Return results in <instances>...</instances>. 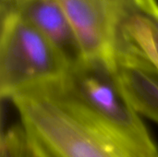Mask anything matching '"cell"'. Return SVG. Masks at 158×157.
Segmentation results:
<instances>
[{"mask_svg":"<svg viewBox=\"0 0 158 157\" xmlns=\"http://www.w3.org/2000/svg\"><path fill=\"white\" fill-rule=\"evenodd\" d=\"M25 130L55 157H133L73 106L57 81L14 95Z\"/></svg>","mask_w":158,"mask_h":157,"instance_id":"obj_2","label":"cell"},{"mask_svg":"<svg viewBox=\"0 0 158 157\" xmlns=\"http://www.w3.org/2000/svg\"><path fill=\"white\" fill-rule=\"evenodd\" d=\"M0 157H49L44 147L23 126H14L2 134Z\"/></svg>","mask_w":158,"mask_h":157,"instance_id":"obj_8","label":"cell"},{"mask_svg":"<svg viewBox=\"0 0 158 157\" xmlns=\"http://www.w3.org/2000/svg\"><path fill=\"white\" fill-rule=\"evenodd\" d=\"M69 68L53 43L15 12L1 10L0 94L14 95L63 80Z\"/></svg>","mask_w":158,"mask_h":157,"instance_id":"obj_3","label":"cell"},{"mask_svg":"<svg viewBox=\"0 0 158 157\" xmlns=\"http://www.w3.org/2000/svg\"><path fill=\"white\" fill-rule=\"evenodd\" d=\"M115 58L158 70V1L124 0L115 30Z\"/></svg>","mask_w":158,"mask_h":157,"instance_id":"obj_5","label":"cell"},{"mask_svg":"<svg viewBox=\"0 0 158 157\" xmlns=\"http://www.w3.org/2000/svg\"><path fill=\"white\" fill-rule=\"evenodd\" d=\"M62 95L133 157H158L145 125L127 98L115 68L86 59L57 81Z\"/></svg>","mask_w":158,"mask_h":157,"instance_id":"obj_1","label":"cell"},{"mask_svg":"<svg viewBox=\"0 0 158 157\" xmlns=\"http://www.w3.org/2000/svg\"><path fill=\"white\" fill-rule=\"evenodd\" d=\"M124 0H58L77 34L86 59L115 68V30Z\"/></svg>","mask_w":158,"mask_h":157,"instance_id":"obj_4","label":"cell"},{"mask_svg":"<svg viewBox=\"0 0 158 157\" xmlns=\"http://www.w3.org/2000/svg\"><path fill=\"white\" fill-rule=\"evenodd\" d=\"M115 69L133 108L158 123V70L140 62L117 57Z\"/></svg>","mask_w":158,"mask_h":157,"instance_id":"obj_7","label":"cell"},{"mask_svg":"<svg viewBox=\"0 0 158 157\" xmlns=\"http://www.w3.org/2000/svg\"><path fill=\"white\" fill-rule=\"evenodd\" d=\"M1 10L15 12L36 27L60 53L69 69L86 60L73 26L58 0H1Z\"/></svg>","mask_w":158,"mask_h":157,"instance_id":"obj_6","label":"cell"}]
</instances>
